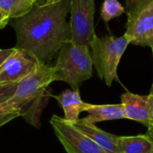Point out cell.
I'll return each instance as SVG.
<instances>
[{"label": "cell", "mask_w": 153, "mask_h": 153, "mask_svg": "<svg viewBox=\"0 0 153 153\" xmlns=\"http://www.w3.org/2000/svg\"><path fill=\"white\" fill-rule=\"evenodd\" d=\"M70 0H61L41 6L34 5L22 17L12 19L11 26L16 33L14 48L23 49L40 63L47 64L59 52L62 46L71 41Z\"/></svg>", "instance_id": "6da1fadb"}, {"label": "cell", "mask_w": 153, "mask_h": 153, "mask_svg": "<svg viewBox=\"0 0 153 153\" xmlns=\"http://www.w3.org/2000/svg\"><path fill=\"white\" fill-rule=\"evenodd\" d=\"M54 82V67L41 63L30 74L18 82L13 96L6 104L27 122L39 127V117L43 108L42 103L46 97L47 88Z\"/></svg>", "instance_id": "7a4b0ae2"}, {"label": "cell", "mask_w": 153, "mask_h": 153, "mask_svg": "<svg viewBox=\"0 0 153 153\" xmlns=\"http://www.w3.org/2000/svg\"><path fill=\"white\" fill-rule=\"evenodd\" d=\"M54 67V82H65L75 91L92 76V60L89 46L72 41L60 48Z\"/></svg>", "instance_id": "3957f363"}, {"label": "cell", "mask_w": 153, "mask_h": 153, "mask_svg": "<svg viewBox=\"0 0 153 153\" xmlns=\"http://www.w3.org/2000/svg\"><path fill=\"white\" fill-rule=\"evenodd\" d=\"M129 44L130 41L125 34L121 37L96 35L90 44L93 66L107 86L110 87L115 80H118L117 67Z\"/></svg>", "instance_id": "277c9868"}, {"label": "cell", "mask_w": 153, "mask_h": 153, "mask_svg": "<svg viewBox=\"0 0 153 153\" xmlns=\"http://www.w3.org/2000/svg\"><path fill=\"white\" fill-rule=\"evenodd\" d=\"M126 37L130 44L153 50V0H126Z\"/></svg>", "instance_id": "5b68a950"}, {"label": "cell", "mask_w": 153, "mask_h": 153, "mask_svg": "<svg viewBox=\"0 0 153 153\" xmlns=\"http://www.w3.org/2000/svg\"><path fill=\"white\" fill-rule=\"evenodd\" d=\"M71 41L89 46L96 36L94 29L95 0H70Z\"/></svg>", "instance_id": "8992f818"}, {"label": "cell", "mask_w": 153, "mask_h": 153, "mask_svg": "<svg viewBox=\"0 0 153 153\" xmlns=\"http://www.w3.org/2000/svg\"><path fill=\"white\" fill-rule=\"evenodd\" d=\"M50 124L67 153H109L64 117L53 115Z\"/></svg>", "instance_id": "52a82bcc"}, {"label": "cell", "mask_w": 153, "mask_h": 153, "mask_svg": "<svg viewBox=\"0 0 153 153\" xmlns=\"http://www.w3.org/2000/svg\"><path fill=\"white\" fill-rule=\"evenodd\" d=\"M41 63L29 52L14 48L0 65V84L18 83L34 72Z\"/></svg>", "instance_id": "ba28073f"}, {"label": "cell", "mask_w": 153, "mask_h": 153, "mask_svg": "<svg viewBox=\"0 0 153 153\" xmlns=\"http://www.w3.org/2000/svg\"><path fill=\"white\" fill-rule=\"evenodd\" d=\"M121 104L125 118L139 122L147 128L151 126L153 109L152 95H140L126 91L121 95Z\"/></svg>", "instance_id": "9c48e42d"}, {"label": "cell", "mask_w": 153, "mask_h": 153, "mask_svg": "<svg viewBox=\"0 0 153 153\" xmlns=\"http://www.w3.org/2000/svg\"><path fill=\"white\" fill-rule=\"evenodd\" d=\"M78 130L91 138L98 145L109 153H121L118 146L117 135L101 130L95 124L85 121L83 118L78 119L73 124Z\"/></svg>", "instance_id": "30bf717a"}, {"label": "cell", "mask_w": 153, "mask_h": 153, "mask_svg": "<svg viewBox=\"0 0 153 153\" xmlns=\"http://www.w3.org/2000/svg\"><path fill=\"white\" fill-rule=\"evenodd\" d=\"M83 112L87 113V116L83 119L91 124L125 118L124 108L121 103L97 105L85 102Z\"/></svg>", "instance_id": "8fae6325"}, {"label": "cell", "mask_w": 153, "mask_h": 153, "mask_svg": "<svg viewBox=\"0 0 153 153\" xmlns=\"http://www.w3.org/2000/svg\"><path fill=\"white\" fill-rule=\"evenodd\" d=\"M62 107L65 113V119L72 124L75 123L79 116L83 112L84 101L82 100L79 90H65L58 95H51Z\"/></svg>", "instance_id": "7c38bea8"}, {"label": "cell", "mask_w": 153, "mask_h": 153, "mask_svg": "<svg viewBox=\"0 0 153 153\" xmlns=\"http://www.w3.org/2000/svg\"><path fill=\"white\" fill-rule=\"evenodd\" d=\"M121 153H153V139L147 134L119 136Z\"/></svg>", "instance_id": "4fadbf2b"}, {"label": "cell", "mask_w": 153, "mask_h": 153, "mask_svg": "<svg viewBox=\"0 0 153 153\" xmlns=\"http://www.w3.org/2000/svg\"><path fill=\"white\" fill-rule=\"evenodd\" d=\"M33 6V0H0V9H2L11 20L23 16L30 12Z\"/></svg>", "instance_id": "5bb4252c"}, {"label": "cell", "mask_w": 153, "mask_h": 153, "mask_svg": "<svg viewBox=\"0 0 153 153\" xmlns=\"http://www.w3.org/2000/svg\"><path fill=\"white\" fill-rule=\"evenodd\" d=\"M126 12V8L118 0H105L101 5L100 16L106 22L122 15Z\"/></svg>", "instance_id": "9a60e30c"}, {"label": "cell", "mask_w": 153, "mask_h": 153, "mask_svg": "<svg viewBox=\"0 0 153 153\" xmlns=\"http://www.w3.org/2000/svg\"><path fill=\"white\" fill-rule=\"evenodd\" d=\"M18 83H3L0 84V102L10 99L14 93Z\"/></svg>", "instance_id": "2e32d148"}, {"label": "cell", "mask_w": 153, "mask_h": 153, "mask_svg": "<svg viewBox=\"0 0 153 153\" xmlns=\"http://www.w3.org/2000/svg\"><path fill=\"white\" fill-rule=\"evenodd\" d=\"M20 116H21L20 113L14 112V113H10V114L4 115V116H3V117H0V127L3 126L5 125V124H7V123L10 122L11 120H13V119H14V118L20 117Z\"/></svg>", "instance_id": "e0dca14e"}, {"label": "cell", "mask_w": 153, "mask_h": 153, "mask_svg": "<svg viewBox=\"0 0 153 153\" xmlns=\"http://www.w3.org/2000/svg\"><path fill=\"white\" fill-rule=\"evenodd\" d=\"M10 17L2 9H0V29H4L7 24L10 23Z\"/></svg>", "instance_id": "ac0fdd59"}, {"label": "cell", "mask_w": 153, "mask_h": 153, "mask_svg": "<svg viewBox=\"0 0 153 153\" xmlns=\"http://www.w3.org/2000/svg\"><path fill=\"white\" fill-rule=\"evenodd\" d=\"M6 101V100H5ZM0 102V117H3L4 115L10 114V113H14V111L6 104V102ZM17 113V112H16ZM21 115V114H20Z\"/></svg>", "instance_id": "d6986e66"}, {"label": "cell", "mask_w": 153, "mask_h": 153, "mask_svg": "<svg viewBox=\"0 0 153 153\" xmlns=\"http://www.w3.org/2000/svg\"><path fill=\"white\" fill-rule=\"evenodd\" d=\"M13 49H14V48H6V49H0V65L12 54Z\"/></svg>", "instance_id": "ffe728a7"}, {"label": "cell", "mask_w": 153, "mask_h": 153, "mask_svg": "<svg viewBox=\"0 0 153 153\" xmlns=\"http://www.w3.org/2000/svg\"><path fill=\"white\" fill-rule=\"evenodd\" d=\"M33 2H34V5H38V6L51 4V0H33Z\"/></svg>", "instance_id": "44dd1931"}, {"label": "cell", "mask_w": 153, "mask_h": 153, "mask_svg": "<svg viewBox=\"0 0 153 153\" xmlns=\"http://www.w3.org/2000/svg\"><path fill=\"white\" fill-rule=\"evenodd\" d=\"M148 131L146 133L147 135H149L150 137H152L153 139V109H152V123H151V126L147 128Z\"/></svg>", "instance_id": "7402d4cb"}, {"label": "cell", "mask_w": 153, "mask_h": 153, "mask_svg": "<svg viewBox=\"0 0 153 153\" xmlns=\"http://www.w3.org/2000/svg\"><path fill=\"white\" fill-rule=\"evenodd\" d=\"M150 95H152V96L153 97V82H152V87H151V90H150Z\"/></svg>", "instance_id": "603a6c76"}, {"label": "cell", "mask_w": 153, "mask_h": 153, "mask_svg": "<svg viewBox=\"0 0 153 153\" xmlns=\"http://www.w3.org/2000/svg\"><path fill=\"white\" fill-rule=\"evenodd\" d=\"M58 1H61V0H51V4H52V3H56V2H58Z\"/></svg>", "instance_id": "cb8c5ba5"}, {"label": "cell", "mask_w": 153, "mask_h": 153, "mask_svg": "<svg viewBox=\"0 0 153 153\" xmlns=\"http://www.w3.org/2000/svg\"><path fill=\"white\" fill-rule=\"evenodd\" d=\"M152 55H153V50H152Z\"/></svg>", "instance_id": "d4e9b609"}]
</instances>
